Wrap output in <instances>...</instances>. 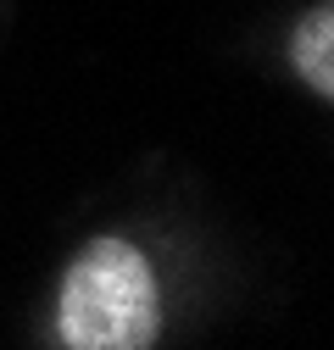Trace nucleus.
<instances>
[{"label":"nucleus","instance_id":"1","mask_svg":"<svg viewBox=\"0 0 334 350\" xmlns=\"http://www.w3.org/2000/svg\"><path fill=\"white\" fill-rule=\"evenodd\" d=\"M56 334L67 350H145L162 334V295L145 250L90 239L62 278Z\"/></svg>","mask_w":334,"mask_h":350},{"label":"nucleus","instance_id":"2","mask_svg":"<svg viewBox=\"0 0 334 350\" xmlns=\"http://www.w3.org/2000/svg\"><path fill=\"white\" fill-rule=\"evenodd\" d=\"M290 67L301 72V83L312 95H323L334 106V0L312 6L296 33H290Z\"/></svg>","mask_w":334,"mask_h":350}]
</instances>
